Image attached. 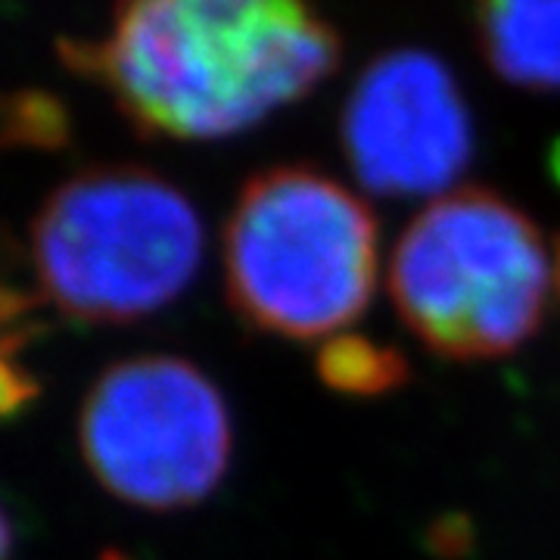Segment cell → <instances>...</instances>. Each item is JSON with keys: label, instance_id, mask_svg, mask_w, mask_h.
Returning <instances> with one entry per match:
<instances>
[{"label": "cell", "instance_id": "3", "mask_svg": "<svg viewBox=\"0 0 560 560\" xmlns=\"http://www.w3.org/2000/svg\"><path fill=\"white\" fill-rule=\"evenodd\" d=\"M377 219L340 180L308 165L243 184L224 224V293L268 337L334 340L377 287Z\"/></svg>", "mask_w": 560, "mask_h": 560}, {"label": "cell", "instance_id": "5", "mask_svg": "<svg viewBox=\"0 0 560 560\" xmlns=\"http://www.w3.org/2000/svg\"><path fill=\"white\" fill-rule=\"evenodd\" d=\"M79 448L109 495L143 511L209 499L228 474L234 430L219 386L175 355L106 368L79 415Z\"/></svg>", "mask_w": 560, "mask_h": 560}, {"label": "cell", "instance_id": "6", "mask_svg": "<svg viewBox=\"0 0 560 560\" xmlns=\"http://www.w3.org/2000/svg\"><path fill=\"white\" fill-rule=\"evenodd\" d=\"M342 150L371 194L445 190L474 156L470 113L452 72L423 50L371 60L342 109Z\"/></svg>", "mask_w": 560, "mask_h": 560}, {"label": "cell", "instance_id": "7", "mask_svg": "<svg viewBox=\"0 0 560 560\" xmlns=\"http://www.w3.org/2000/svg\"><path fill=\"white\" fill-rule=\"evenodd\" d=\"M489 66L529 91H560V0H477Z\"/></svg>", "mask_w": 560, "mask_h": 560}, {"label": "cell", "instance_id": "2", "mask_svg": "<svg viewBox=\"0 0 560 560\" xmlns=\"http://www.w3.org/2000/svg\"><path fill=\"white\" fill-rule=\"evenodd\" d=\"M389 296L433 355L492 361L541 330L560 296V237L486 187L448 190L405 228Z\"/></svg>", "mask_w": 560, "mask_h": 560}, {"label": "cell", "instance_id": "1", "mask_svg": "<svg viewBox=\"0 0 560 560\" xmlns=\"http://www.w3.org/2000/svg\"><path fill=\"white\" fill-rule=\"evenodd\" d=\"M147 138L241 135L305 97L340 60L305 0H119L101 40L62 44Z\"/></svg>", "mask_w": 560, "mask_h": 560}, {"label": "cell", "instance_id": "8", "mask_svg": "<svg viewBox=\"0 0 560 560\" xmlns=\"http://www.w3.org/2000/svg\"><path fill=\"white\" fill-rule=\"evenodd\" d=\"M318 377L324 386L337 393L371 399L389 389H399L408 377V364L389 346H381L359 334H340L320 346Z\"/></svg>", "mask_w": 560, "mask_h": 560}, {"label": "cell", "instance_id": "9", "mask_svg": "<svg viewBox=\"0 0 560 560\" xmlns=\"http://www.w3.org/2000/svg\"><path fill=\"white\" fill-rule=\"evenodd\" d=\"M7 138L25 147H60L66 138V116L44 94H20L7 106Z\"/></svg>", "mask_w": 560, "mask_h": 560}, {"label": "cell", "instance_id": "4", "mask_svg": "<svg viewBox=\"0 0 560 560\" xmlns=\"http://www.w3.org/2000/svg\"><path fill=\"white\" fill-rule=\"evenodd\" d=\"M28 253L40 293L66 318L131 324L187 290L202 261V224L172 180L101 165L44 200Z\"/></svg>", "mask_w": 560, "mask_h": 560}]
</instances>
